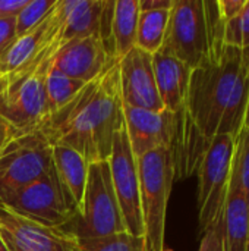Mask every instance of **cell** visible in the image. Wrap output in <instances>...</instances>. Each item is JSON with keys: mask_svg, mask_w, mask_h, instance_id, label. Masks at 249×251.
<instances>
[{"mask_svg": "<svg viewBox=\"0 0 249 251\" xmlns=\"http://www.w3.org/2000/svg\"><path fill=\"white\" fill-rule=\"evenodd\" d=\"M247 251H249V231H248V244H247Z\"/></svg>", "mask_w": 249, "mask_h": 251, "instance_id": "d6a6232c", "label": "cell"}, {"mask_svg": "<svg viewBox=\"0 0 249 251\" xmlns=\"http://www.w3.org/2000/svg\"><path fill=\"white\" fill-rule=\"evenodd\" d=\"M156 84L163 107L172 113L185 109L192 69L173 56L157 51L153 54Z\"/></svg>", "mask_w": 249, "mask_h": 251, "instance_id": "9a60e30c", "label": "cell"}, {"mask_svg": "<svg viewBox=\"0 0 249 251\" xmlns=\"http://www.w3.org/2000/svg\"><path fill=\"white\" fill-rule=\"evenodd\" d=\"M15 38H16L15 16H12V18H1L0 19V56L13 43Z\"/></svg>", "mask_w": 249, "mask_h": 251, "instance_id": "484cf974", "label": "cell"}, {"mask_svg": "<svg viewBox=\"0 0 249 251\" xmlns=\"http://www.w3.org/2000/svg\"><path fill=\"white\" fill-rule=\"evenodd\" d=\"M51 150L40 131L16 134L0 153V199L50 172Z\"/></svg>", "mask_w": 249, "mask_h": 251, "instance_id": "9c48e42d", "label": "cell"}, {"mask_svg": "<svg viewBox=\"0 0 249 251\" xmlns=\"http://www.w3.org/2000/svg\"><path fill=\"white\" fill-rule=\"evenodd\" d=\"M139 18L138 0H116L112 18L113 54L119 60L136 46V28Z\"/></svg>", "mask_w": 249, "mask_h": 251, "instance_id": "d6986e66", "label": "cell"}, {"mask_svg": "<svg viewBox=\"0 0 249 251\" xmlns=\"http://www.w3.org/2000/svg\"><path fill=\"white\" fill-rule=\"evenodd\" d=\"M247 0H217V6H219V12L223 18L225 22L236 18L241 10L244 9Z\"/></svg>", "mask_w": 249, "mask_h": 251, "instance_id": "4316f807", "label": "cell"}, {"mask_svg": "<svg viewBox=\"0 0 249 251\" xmlns=\"http://www.w3.org/2000/svg\"><path fill=\"white\" fill-rule=\"evenodd\" d=\"M144 237L148 251H164L166 215L176 169L169 149H156L136 159Z\"/></svg>", "mask_w": 249, "mask_h": 251, "instance_id": "277c9868", "label": "cell"}, {"mask_svg": "<svg viewBox=\"0 0 249 251\" xmlns=\"http://www.w3.org/2000/svg\"><path fill=\"white\" fill-rule=\"evenodd\" d=\"M123 122L116 63L88 82L68 104L48 113L38 131L51 146L69 147L94 163L109 160L113 137Z\"/></svg>", "mask_w": 249, "mask_h": 251, "instance_id": "7a4b0ae2", "label": "cell"}, {"mask_svg": "<svg viewBox=\"0 0 249 251\" xmlns=\"http://www.w3.org/2000/svg\"><path fill=\"white\" fill-rule=\"evenodd\" d=\"M70 226L69 231L78 240L128 232L114 194L109 160L90 163L82 207Z\"/></svg>", "mask_w": 249, "mask_h": 251, "instance_id": "8992f818", "label": "cell"}, {"mask_svg": "<svg viewBox=\"0 0 249 251\" xmlns=\"http://www.w3.org/2000/svg\"><path fill=\"white\" fill-rule=\"evenodd\" d=\"M18 132L3 119L0 118V153L6 147V144L16 135Z\"/></svg>", "mask_w": 249, "mask_h": 251, "instance_id": "f546056e", "label": "cell"}, {"mask_svg": "<svg viewBox=\"0 0 249 251\" xmlns=\"http://www.w3.org/2000/svg\"><path fill=\"white\" fill-rule=\"evenodd\" d=\"M104 0H59L63 22V43L98 35Z\"/></svg>", "mask_w": 249, "mask_h": 251, "instance_id": "ac0fdd59", "label": "cell"}, {"mask_svg": "<svg viewBox=\"0 0 249 251\" xmlns=\"http://www.w3.org/2000/svg\"><path fill=\"white\" fill-rule=\"evenodd\" d=\"M249 200L239 182L232 178L223 209V251H247Z\"/></svg>", "mask_w": 249, "mask_h": 251, "instance_id": "e0dca14e", "label": "cell"}, {"mask_svg": "<svg viewBox=\"0 0 249 251\" xmlns=\"http://www.w3.org/2000/svg\"><path fill=\"white\" fill-rule=\"evenodd\" d=\"M28 0H0V19L16 16Z\"/></svg>", "mask_w": 249, "mask_h": 251, "instance_id": "83f0119b", "label": "cell"}, {"mask_svg": "<svg viewBox=\"0 0 249 251\" xmlns=\"http://www.w3.org/2000/svg\"><path fill=\"white\" fill-rule=\"evenodd\" d=\"M230 175L239 182L249 200V128L247 126H244L236 137Z\"/></svg>", "mask_w": 249, "mask_h": 251, "instance_id": "cb8c5ba5", "label": "cell"}, {"mask_svg": "<svg viewBox=\"0 0 249 251\" xmlns=\"http://www.w3.org/2000/svg\"><path fill=\"white\" fill-rule=\"evenodd\" d=\"M123 119L135 159L161 147L169 149L173 157L179 151L186 128L183 110L151 112L123 104Z\"/></svg>", "mask_w": 249, "mask_h": 251, "instance_id": "30bf717a", "label": "cell"}, {"mask_svg": "<svg viewBox=\"0 0 249 251\" xmlns=\"http://www.w3.org/2000/svg\"><path fill=\"white\" fill-rule=\"evenodd\" d=\"M249 100V49L225 46L222 54L192 69L183 109L189 157L197 169L217 135L238 137Z\"/></svg>", "mask_w": 249, "mask_h": 251, "instance_id": "6da1fadb", "label": "cell"}, {"mask_svg": "<svg viewBox=\"0 0 249 251\" xmlns=\"http://www.w3.org/2000/svg\"><path fill=\"white\" fill-rule=\"evenodd\" d=\"M223 34L217 0H175L160 53L197 69L222 54Z\"/></svg>", "mask_w": 249, "mask_h": 251, "instance_id": "3957f363", "label": "cell"}, {"mask_svg": "<svg viewBox=\"0 0 249 251\" xmlns=\"http://www.w3.org/2000/svg\"><path fill=\"white\" fill-rule=\"evenodd\" d=\"M53 57L31 69L0 76V118L18 134L38 131L47 116L45 79Z\"/></svg>", "mask_w": 249, "mask_h": 251, "instance_id": "5b68a950", "label": "cell"}, {"mask_svg": "<svg viewBox=\"0 0 249 251\" xmlns=\"http://www.w3.org/2000/svg\"><path fill=\"white\" fill-rule=\"evenodd\" d=\"M0 238L10 251H79L69 229H54L26 221L0 206Z\"/></svg>", "mask_w": 249, "mask_h": 251, "instance_id": "7c38bea8", "label": "cell"}, {"mask_svg": "<svg viewBox=\"0 0 249 251\" xmlns=\"http://www.w3.org/2000/svg\"><path fill=\"white\" fill-rule=\"evenodd\" d=\"M164 251H173V250H170V249H166V250Z\"/></svg>", "mask_w": 249, "mask_h": 251, "instance_id": "836d02e7", "label": "cell"}, {"mask_svg": "<svg viewBox=\"0 0 249 251\" xmlns=\"http://www.w3.org/2000/svg\"><path fill=\"white\" fill-rule=\"evenodd\" d=\"M139 1V12H150V10H170L175 0H138Z\"/></svg>", "mask_w": 249, "mask_h": 251, "instance_id": "f1b7e54d", "label": "cell"}, {"mask_svg": "<svg viewBox=\"0 0 249 251\" xmlns=\"http://www.w3.org/2000/svg\"><path fill=\"white\" fill-rule=\"evenodd\" d=\"M57 0H28V3L15 16L16 37L26 34L41 24L54 9Z\"/></svg>", "mask_w": 249, "mask_h": 251, "instance_id": "603a6c76", "label": "cell"}, {"mask_svg": "<svg viewBox=\"0 0 249 251\" xmlns=\"http://www.w3.org/2000/svg\"><path fill=\"white\" fill-rule=\"evenodd\" d=\"M244 126L249 128V100H248V107H247V115H245V124H244Z\"/></svg>", "mask_w": 249, "mask_h": 251, "instance_id": "4dcf8cb0", "label": "cell"}, {"mask_svg": "<svg viewBox=\"0 0 249 251\" xmlns=\"http://www.w3.org/2000/svg\"><path fill=\"white\" fill-rule=\"evenodd\" d=\"M116 63L117 59L107 53L100 37L91 35L66 41L54 54L51 68L69 78L88 84Z\"/></svg>", "mask_w": 249, "mask_h": 251, "instance_id": "5bb4252c", "label": "cell"}, {"mask_svg": "<svg viewBox=\"0 0 249 251\" xmlns=\"http://www.w3.org/2000/svg\"><path fill=\"white\" fill-rule=\"evenodd\" d=\"M85 85V82L69 78L62 72L56 71L54 68H51L45 79L47 115L68 104Z\"/></svg>", "mask_w": 249, "mask_h": 251, "instance_id": "44dd1931", "label": "cell"}, {"mask_svg": "<svg viewBox=\"0 0 249 251\" xmlns=\"http://www.w3.org/2000/svg\"><path fill=\"white\" fill-rule=\"evenodd\" d=\"M0 251H10L9 249H7V246L4 244V241L0 238Z\"/></svg>", "mask_w": 249, "mask_h": 251, "instance_id": "1f68e13d", "label": "cell"}, {"mask_svg": "<svg viewBox=\"0 0 249 251\" xmlns=\"http://www.w3.org/2000/svg\"><path fill=\"white\" fill-rule=\"evenodd\" d=\"M223 41L225 46L249 49V0H247L244 9L236 18L225 22Z\"/></svg>", "mask_w": 249, "mask_h": 251, "instance_id": "d4e9b609", "label": "cell"}, {"mask_svg": "<svg viewBox=\"0 0 249 251\" xmlns=\"http://www.w3.org/2000/svg\"><path fill=\"white\" fill-rule=\"evenodd\" d=\"M170 10H150L139 12L136 28V46L138 49L156 54L160 51Z\"/></svg>", "mask_w": 249, "mask_h": 251, "instance_id": "ffe728a7", "label": "cell"}, {"mask_svg": "<svg viewBox=\"0 0 249 251\" xmlns=\"http://www.w3.org/2000/svg\"><path fill=\"white\" fill-rule=\"evenodd\" d=\"M0 206L26 221L54 229H66L75 219V213L65 200L54 169L40 179L3 196Z\"/></svg>", "mask_w": 249, "mask_h": 251, "instance_id": "ba28073f", "label": "cell"}, {"mask_svg": "<svg viewBox=\"0 0 249 251\" xmlns=\"http://www.w3.org/2000/svg\"><path fill=\"white\" fill-rule=\"evenodd\" d=\"M120 97L125 106L160 112L164 110L158 96L153 54L134 47L117 62Z\"/></svg>", "mask_w": 249, "mask_h": 251, "instance_id": "4fadbf2b", "label": "cell"}, {"mask_svg": "<svg viewBox=\"0 0 249 251\" xmlns=\"http://www.w3.org/2000/svg\"><path fill=\"white\" fill-rule=\"evenodd\" d=\"M51 159L65 200L76 218L82 207L90 163L82 154L63 146H53Z\"/></svg>", "mask_w": 249, "mask_h": 251, "instance_id": "2e32d148", "label": "cell"}, {"mask_svg": "<svg viewBox=\"0 0 249 251\" xmlns=\"http://www.w3.org/2000/svg\"><path fill=\"white\" fill-rule=\"evenodd\" d=\"M236 138L217 135L211 140L198 168V219L204 234L223 213L229 184Z\"/></svg>", "mask_w": 249, "mask_h": 251, "instance_id": "52a82bcc", "label": "cell"}, {"mask_svg": "<svg viewBox=\"0 0 249 251\" xmlns=\"http://www.w3.org/2000/svg\"><path fill=\"white\" fill-rule=\"evenodd\" d=\"M109 165L114 194L125 221L126 231L134 237H144L138 166L129 144L125 122L113 137Z\"/></svg>", "mask_w": 249, "mask_h": 251, "instance_id": "8fae6325", "label": "cell"}, {"mask_svg": "<svg viewBox=\"0 0 249 251\" xmlns=\"http://www.w3.org/2000/svg\"><path fill=\"white\" fill-rule=\"evenodd\" d=\"M79 251H148L144 237H134L129 232L109 237L78 240Z\"/></svg>", "mask_w": 249, "mask_h": 251, "instance_id": "7402d4cb", "label": "cell"}]
</instances>
